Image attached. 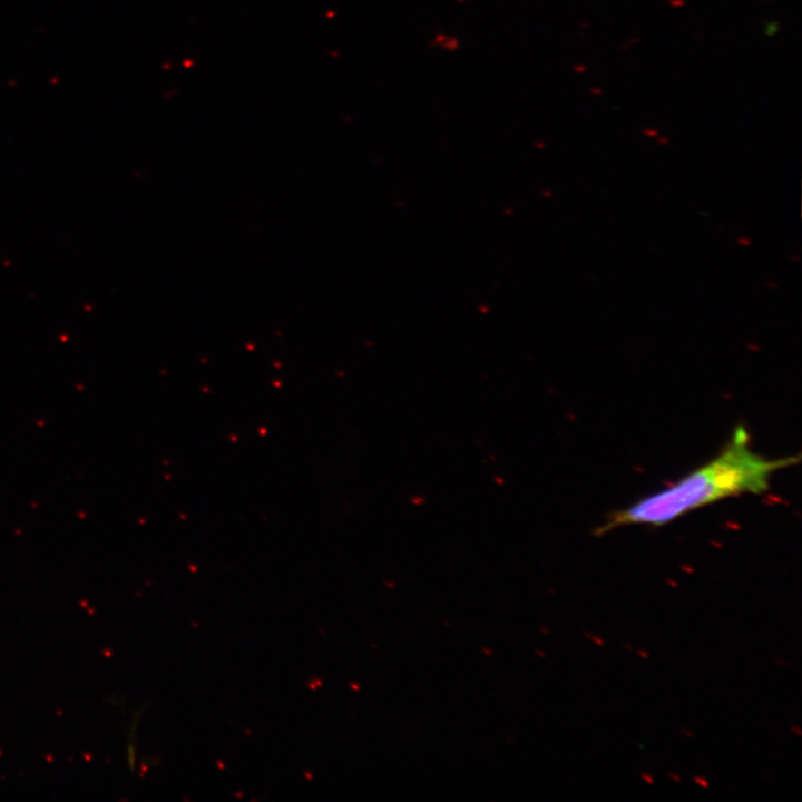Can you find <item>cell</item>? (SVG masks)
Returning a JSON list of instances; mask_svg holds the SVG:
<instances>
[{
  "instance_id": "7",
  "label": "cell",
  "mask_w": 802,
  "mask_h": 802,
  "mask_svg": "<svg viewBox=\"0 0 802 802\" xmlns=\"http://www.w3.org/2000/svg\"><path fill=\"white\" fill-rule=\"evenodd\" d=\"M636 654H637L639 657H642L643 659H647V658L649 657L648 652L645 651V649H642V648L637 649V651H636Z\"/></svg>"
},
{
  "instance_id": "10",
  "label": "cell",
  "mask_w": 802,
  "mask_h": 802,
  "mask_svg": "<svg viewBox=\"0 0 802 802\" xmlns=\"http://www.w3.org/2000/svg\"><path fill=\"white\" fill-rule=\"evenodd\" d=\"M791 730H792V732L795 733L798 736H800V735L802 734L801 728H800L799 726H796V725H792V726H791Z\"/></svg>"
},
{
  "instance_id": "9",
  "label": "cell",
  "mask_w": 802,
  "mask_h": 802,
  "mask_svg": "<svg viewBox=\"0 0 802 802\" xmlns=\"http://www.w3.org/2000/svg\"><path fill=\"white\" fill-rule=\"evenodd\" d=\"M737 243L741 244V245L747 246V245L751 244V241H750V238H747V237H742V236H741V237L737 238Z\"/></svg>"
},
{
  "instance_id": "2",
  "label": "cell",
  "mask_w": 802,
  "mask_h": 802,
  "mask_svg": "<svg viewBox=\"0 0 802 802\" xmlns=\"http://www.w3.org/2000/svg\"><path fill=\"white\" fill-rule=\"evenodd\" d=\"M779 30V22L777 21H766L764 23V32L767 36H772L776 33Z\"/></svg>"
},
{
  "instance_id": "5",
  "label": "cell",
  "mask_w": 802,
  "mask_h": 802,
  "mask_svg": "<svg viewBox=\"0 0 802 802\" xmlns=\"http://www.w3.org/2000/svg\"><path fill=\"white\" fill-rule=\"evenodd\" d=\"M639 775L640 779L644 780L647 784H654L655 781L652 774L647 772H642Z\"/></svg>"
},
{
  "instance_id": "8",
  "label": "cell",
  "mask_w": 802,
  "mask_h": 802,
  "mask_svg": "<svg viewBox=\"0 0 802 802\" xmlns=\"http://www.w3.org/2000/svg\"><path fill=\"white\" fill-rule=\"evenodd\" d=\"M644 134L648 137H655V136H657L658 133L655 129L647 128V129H644Z\"/></svg>"
},
{
  "instance_id": "14",
  "label": "cell",
  "mask_w": 802,
  "mask_h": 802,
  "mask_svg": "<svg viewBox=\"0 0 802 802\" xmlns=\"http://www.w3.org/2000/svg\"><path fill=\"white\" fill-rule=\"evenodd\" d=\"M767 286L774 288V287H776V284H775V283H772V282H767Z\"/></svg>"
},
{
  "instance_id": "11",
  "label": "cell",
  "mask_w": 802,
  "mask_h": 802,
  "mask_svg": "<svg viewBox=\"0 0 802 802\" xmlns=\"http://www.w3.org/2000/svg\"><path fill=\"white\" fill-rule=\"evenodd\" d=\"M681 731L683 734L687 735L688 737L693 736V732H691V730H688V728L682 727Z\"/></svg>"
},
{
  "instance_id": "4",
  "label": "cell",
  "mask_w": 802,
  "mask_h": 802,
  "mask_svg": "<svg viewBox=\"0 0 802 802\" xmlns=\"http://www.w3.org/2000/svg\"><path fill=\"white\" fill-rule=\"evenodd\" d=\"M587 638H590V640H591L594 644H596L597 646H600V647H602V646L605 645L604 638H603L602 636H599V635H591V634H589V636H588Z\"/></svg>"
},
{
  "instance_id": "13",
  "label": "cell",
  "mask_w": 802,
  "mask_h": 802,
  "mask_svg": "<svg viewBox=\"0 0 802 802\" xmlns=\"http://www.w3.org/2000/svg\"><path fill=\"white\" fill-rule=\"evenodd\" d=\"M658 141H659L661 144H667V143H668V139H667V138H658Z\"/></svg>"
},
{
  "instance_id": "15",
  "label": "cell",
  "mask_w": 802,
  "mask_h": 802,
  "mask_svg": "<svg viewBox=\"0 0 802 802\" xmlns=\"http://www.w3.org/2000/svg\"><path fill=\"white\" fill-rule=\"evenodd\" d=\"M625 647H626L627 649H633V647H632L630 645H625Z\"/></svg>"
},
{
  "instance_id": "3",
  "label": "cell",
  "mask_w": 802,
  "mask_h": 802,
  "mask_svg": "<svg viewBox=\"0 0 802 802\" xmlns=\"http://www.w3.org/2000/svg\"><path fill=\"white\" fill-rule=\"evenodd\" d=\"M693 780L701 788L707 789L710 786L708 781L702 775H695Z\"/></svg>"
},
{
  "instance_id": "1",
  "label": "cell",
  "mask_w": 802,
  "mask_h": 802,
  "mask_svg": "<svg viewBox=\"0 0 802 802\" xmlns=\"http://www.w3.org/2000/svg\"><path fill=\"white\" fill-rule=\"evenodd\" d=\"M800 461L799 456L767 458L755 452L739 426L717 456L675 483L614 511L596 530L600 536L624 526H664L697 508L769 489L772 476Z\"/></svg>"
},
{
  "instance_id": "12",
  "label": "cell",
  "mask_w": 802,
  "mask_h": 802,
  "mask_svg": "<svg viewBox=\"0 0 802 802\" xmlns=\"http://www.w3.org/2000/svg\"><path fill=\"white\" fill-rule=\"evenodd\" d=\"M684 3V0H671L672 6H682Z\"/></svg>"
},
{
  "instance_id": "6",
  "label": "cell",
  "mask_w": 802,
  "mask_h": 802,
  "mask_svg": "<svg viewBox=\"0 0 802 802\" xmlns=\"http://www.w3.org/2000/svg\"><path fill=\"white\" fill-rule=\"evenodd\" d=\"M667 775L671 780H673L676 783H679L682 781L681 775L678 773L668 772Z\"/></svg>"
}]
</instances>
